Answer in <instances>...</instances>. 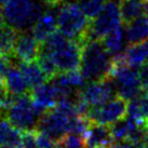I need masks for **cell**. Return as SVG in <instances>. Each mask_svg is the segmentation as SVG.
Returning a JSON list of instances; mask_svg holds the SVG:
<instances>
[{
	"mask_svg": "<svg viewBox=\"0 0 148 148\" xmlns=\"http://www.w3.org/2000/svg\"><path fill=\"white\" fill-rule=\"evenodd\" d=\"M102 40H89L83 45L80 71L86 81H96L109 76L111 58Z\"/></svg>",
	"mask_w": 148,
	"mask_h": 148,
	"instance_id": "1",
	"label": "cell"
},
{
	"mask_svg": "<svg viewBox=\"0 0 148 148\" xmlns=\"http://www.w3.org/2000/svg\"><path fill=\"white\" fill-rule=\"evenodd\" d=\"M45 0H9L2 7V14L8 24L17 30H24L32 27L45 12Z\"/></svg>",
	"mask_w": 148,
	"mask_h": 148,
	"instance_id": "2",
	"label": "cell"
},
{
	"mask_svg": "<svg viewBox=\"0 0 148 148\" xmlns=\"http://www.w3.org/2000/svg\"><path fill=\"white\" fill-rule=\"evenodd\" d=\"M91 20L86 16L78 2H65L58 11V27L66 37L86 42V33Z\"/></svg>",
	"mask_w": 148,
	"mask_h": 148,
	"instance_id": "3",
	"label": "cell"
},
{
	"mask_svg": "<svg viewBox=\"0 0 148 148\" xmlns=\"http://www.w3.org/2000/svg\"><path fill=\"white\" fill-rule=\"evenodd\" d=\"M120 4L116 0H108L97 16L90 23L86 41L89 40H102L108 33L121 25Z\"/></svg>",
	"mask_w": 148,
	"mask_h": 148,
	"instance_id": "4",
	"label": "cell"
},
{
	"mask_svg": "<svg viewBox=\"0 0 148 148\" xmlns=\"http://www.w3.org/2000/svg\"><path fill=\"white\" fill-rule=\"evenodd\" d=\"M5 111L10 122L22 131L34 130V127L37 125L40 118L30 95L27 94L16 95L11 106Z\"/></svg>",
	"mask_w": 148,
	"mask_h": 148,
	"instance_id": "5",
	"label": "cell"
},
{
	"mask_svg": "<svg viewBox=\"0 0 148 148\" xmlns=\"http://www.w3.org/2000/svg\"><path fill=\"white\" fill-rule=\"evenodd\" d=\"M117 86L110 76L96 81H92L84 86L78 92V99H81L89 107H96L103 105L115 97Z\"/></svg>",
	"mask_w": 148,
	"mask_h": 148,
	"instance_id": "6",
	"label": "cell"
},
{
	"mask_svg": "<svg viewBox=\"0 0 148 148\" xmlns=\"http://www.w3.org/2000/svg\"><path fill=\"white\" fill-rule=\"evenodd\" d=\"M82 48V42L68 38L58 49L51 52L50 54L52 55L58 71L65 73L79 69L81 64Z\"/></svg>",
	"mask_w": 148,
	"mask_h": 148,
	"instance_id": "7",
	"label": "cell"
},
{
	"mask_svg": "<svg viewBox=\"0 0 148 148\" xmlns=\"http://www.w3.org/2000/svg\"><path fill=\"white\" fill-rule=\"evenodd\" d=\"M127 114V102L120 96L114 97L103 105L92 107L88 118L92 123L112 124L118 120L123 119Z\"/></svg>",
	"mask_w": 148,
	"mask_h": 148,
	"instance_id": "8",
	"label": "cell"
},
{
	"mask_svg": "<svg viewBox=\"0 0 148 148\" xmlns=\"http://www.w3.org/2000/svg\"><path fill=\"white\" fill-rule=\"evenodd\" d=\"M30 97L40 117L60 102V95L53 82H45L33 89Z\"/></svg>",
	"mask_w": 148,
	"mask_h": 148,
	"instance_id": "9",
	"label": "cell"
},
{
	"mask_svg": "<svg viewBox=\"0 0 148 148\" xmlns=\"http://www.w3.org/2000/svg\"><path fill=\"white\" fill-rule=\"evenodd\" d=\"M41 45L32 33L18 34L14 49L13 55L15 60L20 62H28L37 60L40 52Z\"/></svg>",
	"mask_w": 148,
	"mask_h": 148,
	"instance_id": "10",
	"label": "cell"
},
{
	"mask_svg": "<svg viewBox=\"0 0 148 148\" xmlns=\"http://www.w3.org/2000/svg\"><path fill=\"white\" fill-rule=\"evenodd\" d=\"M83 140L86 148H107L112 144L114 136L109 125L91 123L83 134Z\"/></svg>",
	"mask_w": 148,
	"mask_h": 148,
	"instance_id": "11",
	"label": "cell"
},
{
	"mask_svg": "<svg viewBox=\"0 0 148 148\" xmlns=\"http://www.w3.org/2000/svg\"><path fill=\"white\" fill-rule=\"evenodd\" d=\"M58 13L53 10H45L32 26L30 33L40 43L43 42L56 32Z\"/></svg>",
	"mask_w": 148,
	"mask_h": 148,
	"instance_id": "12",
	"label": "cell"
},
{
	"mask_svg": "<svg viewBox=\"0 0 148 148\" xmlns=\"http://www.w3.org/2000/svg\"><path fill=\"white\" fill-rule=\"evenodd\" d=\"M125 38L129 45L140 43L148 39V14H143L127 24Z\"/></svg>",
	"mask_w": 148,
	"mask_h": 148,
	"instance_id": "13",
	"label": "cell"
},
{
	"mask_svg": "<svg viewBox=\"0 0 148 148\" xmlns=\"http://www.w3.org/2000/svg\"><path fill=\"white\" fill-rule=\"evenodd\" d=\"M18 68L24 76L26 82L28 83L29 88L33 90L43 83L48 82V76L41 69L37 62L28 61V62H20Z\"/></svg>",
	"mask_w": 148,
	"mask_h": 148,
	"instance_id": "14",
	"label": "cell"
},
{
	"mask_svg": "<svg viewBox=\"0 0 148 148\" xmlns=\"http://www.w3.org/2000/svg\"><path fill=\"white\" fill-rule=\"evenodd\" d=\"M123 55L127 65L133 68H140L148 62V39L140 43L130 45L124 49Z\"/></svg>",
	"mask_w": 148,
	"mask_h": 148,
	"instance_id": "15",
	"label": "cell"
},
{
	"mask_svg": "<svg viewBox=\"0 0 148 148\" xmlns=\"http://www.w3.org/2000/svg\"><path fill=\"white\" fill-rule=\"evenodd\" d=\"M23 131L14 127L10 120L0 119V146L8 145L14 148H20Z\"/></svg>",
	"mask_w": 148,
	"mask_h": 148,
	"instance_id": "16",
	"label": "cell"
},
{
	"mask_svg": "<svg viewBox=\"0 0 148 148\" xmlns=\"http://www.w3.org/2000/svg\"><path fill=\"white\" fill-rule=\"evenodd\" d=\"M142 125L138 121L127 116L111 124L110 130L115 140H129L132 134Z\"/></svg>",
	"mask_w": 148,
	"mask_h": 148,
	"instance_id": "17",
	"label": "cell"
},
{
	"mask_svg": "<svg viewBox=\"0 0 148 148\" xmlns=\"http://www.w3.org/2000/svg\"><path fill=\"white\" fill-rule=\"evenodd\" d=\"M102 42L110 56L111 55L115 56L117 54H120L124 51V43L127 42L125 29L122 28L120 25L114 30H111L110 33L107 34L102 39Z\"/></svg>",
	"mask_w": 148,
	"mask_h": 148,
	"instance_id": "18",
	"label": "cell"
},
{
	"mask_svg": "<svg viewBox=\"0 0 148 148\" xmlns=\"http://www.w3.org/2000/svg\"><path fill=\"white\" fill-rule=\"evenodd\" d=\"M4 82L8 86L10 93H12L13 95L26 94L28 89H30L20 68H16L14 66H11L8 70L4 77Z\"/></svg>",
	"mask_w": 148,
	"mask_h": 148,
	"instance_id": "19",
	"label": "cell"
},
{
	"mask_svg": "<svg viewBox=\"0 0 148 148\" xmlns=\"http://www.w3.org/2000/svg\"><path fill=\"white\" fill-rule=\"evenodd\" d=\"M119 4L121 18L125 25L145 14V0H121Z\"/></svg>",
	"mask_w": 148,
	"mask_h": 148,
	"instance_id": "20",
	"label": "cell"
},
{
	"mask_svg": "<svg viewBox=\"0 0 148 148\" xmlns=\"http://www.w3.org/2000/svg\"><path fill=\"white\" fill-rule=\"evenodd\" d=\"M18 37L17 29L10 24H3L0 26V55L11 56L13 49Z\"/></svg>",
	"mask_w": 148,
	"mask_h": 148,
	"instance_id": "21",
	"label": "cell"
},
{
	"mask_svg": "<svg viewBox=\"0 0 148 148\" xmlns=\"http://www.w3.org/2000/svg\"><path fill=\"white\" fill-rule=\"evenodd\" d=\"M37 63L39 64V66L41 67V69L45 71V74L48 76L49 79L54 78L56 75H58V67L55 65V62H54L52 55L47 52V51H43L40 48V52H39V55L37 58Z\"/></svg>",
	"mask_w": 148,
	"mask_h": 148,
	"instance_id": "22",
	"label": "cell"
},
{
	"mask_svg": "<svg viewBox=\"0 0 148 148\" xmlns=\"http://www.w3.org/2000/svg\"><path fill=\"white\" fill-rule=\"evenodd\" d=\"M77 2L79 3L80 8L82 9L84 14L92 21L102 11L103 7L106 3V0H78Z\"/></svg>",
	"mask_w": 148,
	"mask_h": 148,
	"instance_id": "23",
	"label": "cell"
},
{
	"mask_svg": "<svg viewBox=\"0 0 148 148\" xmlns=\"http://www.w3.org/2000/svg\"><path fill=\"white\" fill-rule=\"evenodd\" d=\"M16 95L10 93L4 80H0V110H7L11 106Z\"/></svg>",
	"mask_w": 148,
	"mask_h": 148,
	"instance_id": "24",
	"label": "cell"
},
{
	"mask_svg": "<svg viewBox=\"0 0 148 148\" xmlns=\"http://www.w3.org/2000/svg\"><path fill=\"white\" fill-rule=\"evenodd\" d=\"M20 148H39L37 143L36 130H27L23 131L22 142Z\"/></svg>",
	"mask_w": 148,
	"mask_h": 148,
	"instance_id": "25",
	"label": "cell"
},
{
	"mask_svg": "<svg viewBox=\"0 0 148 148\" xmlns=\"http://www.w3.org/2000/svg\"><path fill=\"white\" fill-rule=\"evenodd\" d=\"M36 135H37V143L39 148H56L58 140L48 135L47 133L36 130Z\"/></svg>",
	"mask_w": 148,
	"mask_h": 148,
	"instance_id": "26",
	"label": "cell"
},
{
	"mask_svg": "<svg viewBox=\"0 0 148 148\" xmlns=\"http://www.w3.org/2000/svg\"><path fill=\"white\" fill-rule=\"evenodd\" d=\"M140 76V83L144 93H148V62L142 65L138 70Z\"/></svg>",
	"mask_w": 148,
	"mask_h": 148,
	"instance_id": "27",
	"label": "cell"
},
{
	"mask_svg": "<svg viewBox=\"0 0 148 148\" xmlns=\"http://www.w3.org/2000/svg\"><path fill=\"white\" fill-rule=\"evenodd\" d=\"M11 56H2L0 55V80H4V77L12 66Z\"/></svg>",
	"mask_w": 148,
	"mask_h": 148,
	"instance_id": "28",
	"label": "cell"
},
{
	"mask_svg": "<svg viewBox=\"0 0 148 148\" xmlns=\"http://www.w3.org/2000/svg\"><path fill=\"white\" fill-rule=\"evenodd\" d=\"M67 0H45V2L48 5H53V7H56L60 3H62V2H65Z\"/></svg>",
	"mask_w": 148,
	"mask_h": 148,
	"instance_id": "29",
	"label": "cell"
},
{
	"mask_svg": "<svg viewBox=\"0 0 148 148\" xmlns=\"http://www.w3.org/2000/svg\"><path fill=\"white\" fill-rule=\"evenodd\" d=\"M142 145H143L144 148H148V132L147 131H146V135H145L144 140L142 142Z\"/></svg>",
	"mask_w": 148,
	"mask_h": 148,
	"instance_id": "30",
	"label": "cell"
},
{
	"mask_svg": "<svg viewBox=\"0 0 148 148\" xmlns=\"http://www.w3.org/2000/svg\"><path fill=\"white\" fill-rule=\"evenodd\" d=\"M4 17H3V14H2V13L0 12V26H1V25L3 24L4 23Z\"/></svg>",
	"mask_w": 148,
	"mask_h": 148,
	"instance_id": "31",
	"label": "cell"
},
{
	"mask_svg": "<svg viewBox=\"0 0 148 148\" xmlns=\"http://www.w3.org/2000/svg\"><path fill=\"white\" fill-rule=\"evenodd\" d=\"M145 13L148 14V0H145Z\"/></svg>",
	"mask_w": 148,
	"mask_h": 148,
	"instance_id": "32",
	"label": "cell"
},
{
	"mask_svg": "<svg viewBox=\"0 0 148 148\" xmlns=\"http://www.w3.org/2000/svg\"><path fill=\"white\" fill-rule=\"evenodd\" d=\"M9 0H0V8H2L4 4L8 2Z\"/></svg>",
	"mask_w": 148,
	"mask_h": 148,
	"instance_id": "33",
	"label": "cell"
},
{
	"mask_svg": "<svg viewBox=\"0 0 148 148\" xmlns=\"http://www.w3.org/2000/svg\"><path fill=\"white\" fill-rule=\"evenodd\" d=\"M132 148H144V147H143V145L142 144H135Z\"/></svg>",
	"mask_w": 148,
	"mask_h": 148,
	"instance_id": "34",
	"label": "cell"
},
{
	"mask_svg": "<svg viewBox=\"0 0 148 148\" xmlns=\"http://www.w3.org/2000/svg\"><path fill=\"white\" fill-rule=\"evenodd\" d=\"M0 148H14L12 146H8V145H3V146H0Z\"/></svg>",
	"mask_w": 148,
	"mask_h": 148,
	"instance_id": "35",
	"label": "cell"
},
{
	"mask_svg": "<svg viewBox=\"0 0 148 148\" xmlns=\"http://www.w3.org/2000/svg\"><path fill=\"white\" fill-rule=\"evenodd\" d=\"M147 94H148V93H147Z\"/></svg>",
	"mask_w": 148,
	"mask_h": 148,
	"instance_id": "36",
	"label": "cell"
}]
</instances>
